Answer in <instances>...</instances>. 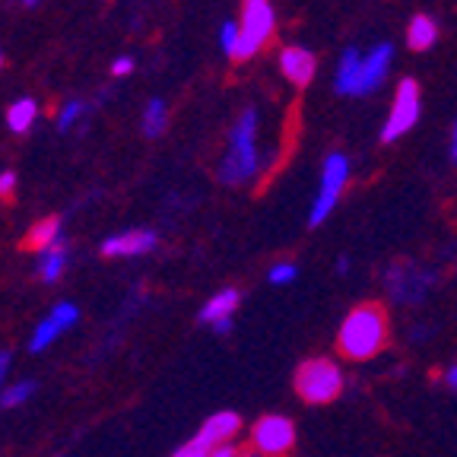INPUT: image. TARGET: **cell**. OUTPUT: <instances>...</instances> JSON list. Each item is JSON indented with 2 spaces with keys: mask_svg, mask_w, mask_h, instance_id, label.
<instances>
[{
  "mask_svg": "<svg viewBox=\"0 0 457 457\" xmlns=\"http://www.w3.org/2000/svg\"><path fill=\"white\" fill-rule=\"evenodd\" d=\"M387 314L375 302L356 305L346 318H343L340 330H337V350L353 362H369L387 346Z\"/></svg>",
  "mask_w": 457,
  "mask_h": 457,
  "instance_id": "cell-1",
  "label": "cell"
},
{
  "mask_svg": "<svg viewBox=\"0 0 457 457\" xmlns=\"http://www.w3.org/2000/svg\"><path fill=\"white\" fill-rule=\"evenodd\" d=\"M261 171V150H257V112L245 108L238 121L228 130V150L220 162V181L228 187L251 185Z\"/></svg>",
  "mask_w": 457,
  "mask_h": 457,
  "instance_id": "cell-2",
  "label": "cell"
},
{
  "mask_svg": "<svg viewBox=\"0 0 457 457\" xmlns=\"http://www.w3.org/2000/svg\"><path fill=\"white\" fill-rule=\"evenodd\" d=\"M295 394H299L305 403L312 407H324V403H334L337 397L343 394L346 387V375L343 369L328 356H314L305 359V362L295 369Z\"/></svg>",
  "mask_w": 457,
  "mask_h": 457,
  "instance_id": "cell-3",
  "label": "cell"
},
{
  "mask_svg": "<svg viewBox=\"0 0 457 457\" xmlns=\"http://www.w3.org/2000/svg\"><path fill=\"white\" fill-rule=\"evenodd\" d=\"M277 13L270 0H242V20H238V48L232 61H248L273 38Z\"/></svg>",
  "mask_w": 457,
  "mask_h": 457,
  "instance_id": "cell-4",
  "label": "cell"
},
{
  "mask_svg": "<svg viewBox=\"0 0 457 457\" xmlns=\"http://www.w3.org/2000/svg\"><path fill=\"white\" fill-rule=\"evenodd\" d=\"M238 432H242V416L232 413V410H220L210 420H204V426L187 442H181L179 448L171 451V457H207L220 445L236 442Z\"/></svg>",
  "mask_w": 457,
  "mask_h": 457,
  "instance_id": "cell-5",
  "label": "cell"
},
{
  "mask_svg": "<svg viewBox=\"0 0 457 457\" xmlns=\"http://www.w3.org/2000/svg\"><path fill=\"white\" fill-rule=\"evenodd\" d=\"M346 181H350V159L343 153H330L324 159L321 169V185H318V194L312 200V210H308V226H324L330 213L340 204L343 191H346Z\"/></svg>",
  "mask_w": 457,
  "mask_h": 457,
  "instance_id": "cell-6",
  "label": "cell"
},
{
  "mask_svg": "<svg viewBox=\"0 0 457 457\" xmlns=\"http://www.w3.org/2000/svg\"><path fill=\"white\" fill-rule=\"evenodd\" d=\"M251 451L261 457H286L295 448V422L283 413L257 416L248 428Z\"/></svg>",
  "mask_w": 457,
  "mask_h": 457,
  "instance_id": "cell-7",
  "label": "cell"
},
{
  "mask_svg": "<svg viewBox=\"0 0 457 457\" xmlns=\"http://www.w3.org/2000/svg\"><path fill=\"white\" fill-rule=\"evenodd\" d=\"M79 324V308L73 302H54V308H48L42 321L32 328L29 334V353H45L51 350L57 340H64L73 328Z\"/></svg>",
  "mask_w": 457,
  "mask_h": 457,
  "instance_id": "cell-8",
  "label": "cell"
},
{
  "mask_svg": "<svg viewBox=\"0 0 457 457\" xmlns=\"http://www.w3.org/2000/svg\"><path fill=\"white\" fill-rule=\"evenodd\" d=\"M420 121V86L413 79H403L397 86V96H394L391 114H387V124L381 128V143H394L403 134L413 130V124Z\"/></svg>",
  "mask_w": 457,
  "mask_h": 457,
  "instance_id": "cell-9",
  "label": "cell"
},
{
  "mask_svg": "<svg viewBox=\"0 0 457 457\" xmlns=\"http://www.w3.org/2000/svg\"><path fill=\"white\" fill-rule=\"evenodd\" d=\"M238 305H242V293H238L236 286H226L220 293L210 295L197 312V321L204 328L216 330V334H228L232 330V321H236Z\"/></svg>",
  "mask_w": 457,
  "mask_h": 457,
  "instance_id": "cell-10",
  "label": "cell"
},
{
  "mask_svg": "<svg viewBox=\"0 0 457 457\" xmlns=\"http://www.w3.org/2000/svg\"><path fill=\"white\" fill-rule=\"evenodd\" d=\"M159 245V236L153 228H124V232H114L102 242V254L105 257H143L150 254Z\"/></svg>",
  "mask_w": 457,
  "mask_h": 457,
  "instance_id": "cell-11",
  "label": "cell"
},
{
  "mask_svg": "<svg viewBox=\"0 0 457 457\" xmlns=\"http://www.w3.org/2000/svg\"><path fill=\"white\" fill-rule=\"evenodd\" d=\"M394 61V48L387 42L375 45L369 54H362V67H359V96L375 93L381 83L387 79V71H391Z\"/></svg>",
  "mask_w": 457,
  "mask_h": 457,
  "instance_id": "cell-12",
  "label": "cell"
},
{
  "mask_svg": "<svg viewBox=\"0 0 457 457\" xmlns=\"http://www.w3.org/2000/svg\"><path fill=\"white\" fill-rule=\"evenodd\" d=\"M403 277L397 270H391L387 277V289H391V299H397L400 305H413L420 302L422 295L428 293V286H432V273L426 270H416V267H400Z\"/></svg>",
  "mask_w": 457,
  "mask_h": 457,
  "instance_id": "cell-13",
  "label": "cell"
},
{
  "mask_svg": "<svg viewBox=\"0 0 457 457\" xmlns=\"http://www.w3.org/2000/svg\"><path fill=\"white\" fill-rule=\"evenodd\" d=\"M279 71L289 83L295 86H308L314 79V71H318V61L308 48L302 45H289V48L279 51Z\"/></svg>",
  "mask_w": 457,
  "mask_h": 457,
  "instance_id": "cell-14",
  "label": "cell"
},
{
  "mask_svg": "<svg viewBox=\"0 0 457 457\" xmlns=\"http://www.w3.org/2000/svg\"><path fill=\"white\" fill-rule=\"evenodd\" d=\"M67 267H71V248H67V242L54 245V248H48V251H38L36 270H38V277H42V283L54 286L57 279L67 273Z\"/></svg>",
  "mask_w": 457,
  "mask_h": 457,
  "instance_id": "cell-15",
  "label": "cell"
},
{
  "mask_svg": "<svg viewBox=\"0 0 457 457\" xmlns=\"http://www.w3.org/2000/svg\"><path fill=\"white\" fill-rule=\"evenodd\" d=\"M26 242H29V248H36V251H48V248H54V245H64V220H61V216H45V220H38L36 226L29 228Z\"/></svg>",
  "mask_w": 457,
  "mask_h": 457,
  "instance_id": "cell-16",
  "label": "cell"
},
{
  "mask_svg": "<svg viewBox=\"0 0 457 457\" xmlns=\"http://www.w3.org/2000/svg\"><path fill=\"white\" fill-rule=\"evenodd\" d=\"M359 67H362V54L359 48H346L340 57V64H337V79H334V89L340 96H359Z\"/></svg>",
  "mask_w": 457,
  "mask_h": 457,
  "instance_id": "cell-17",
  "label": "cell"
},
{
  "mask_svg": "<svg viewBox=\"0 0 457 457\" xmlns=\"http://www.w3.org/2000/svg\"><path fill=\"white\" fill-rule=\"evenodd\" d=\"M38 121V102L32 96H22V99L10 102L7 108V128L13 134H29Z\"/></svg>",
  "mask_w": 457,
  "mask_h": 457,
  "instance_id": "cell-18",
  "label": "cell"
},
{
  "mask_svg": "<svg viewBox=\"0 0 457 457\" xmlns=\"http://www.w3.org/2000/svg\"><path fill=\"white\" fill-rule=\"evenodd\" d=\"M32 397H36V381H29V378H13L0 387V407L4 410L22 407V403H29Z\"/></svg>",
  "mask_w": 457,
  "mask_h": 457,
  "instance_id": "cell-19",
  "label": "cell"
},
{
  "mask_svg": "<svg viewBox=\"0 0 457 457\" xmlns=\"http://www.w3.org/2000/svg\"><path fill=\"white\" fill-rule=\"evenodd\" d=\"M436 38H438L436 20H428V16H416V20L410 22V29H407V42H410V48H413V51L432 48V45H436Z\"/></svg>",
  "mask_w": 457,
  "mask_h": 457,
  "instance_id": "cell-20",
  "label": "cell"
},
{
  "mask_svg": "<svg viewBox=\"0 0 457 457\" xmlns=\"http://www.w3.org/2000/svg\"><path fill=\"white\" fill-rule=\"evenodd\" d=\"M143 134L146 137H159L165 130V124H169V105H165L162 99H150L146 105H143Z\"/></svg>",
  "mask_w": 457,
  "mask_h": 457,
  "instance_id": "cell-21",
  "label": "cell"
},
{
  "mask_svg": "<svg viewBox=\"0 0 457 457\" xmlns=\"http://www.w3.org/2000/svg\"><path fill=\"white\" fill-rule=\"evenodd\" d=\"M83 118H86V102L83 99H67L64 105L57 108V128L61 130L77 128Z\"/></svg>",
  "mask_w": 457,
  "mask_h": 457,
  "instance_id": "cell-22",
  "label": "cell"
},
{
  "mask_svg": "<svg viewBox=\"0 0 457 457\" xmlns=\"http://www.w3.org/2000/svg\"><path fill=\"white\" fill-rule=\"evenodd\" d=\"M295 277H299V267H295L293 261H279V264H273L270 273H267V279H270L273 286H289V283H295Z\"/></svg>",
  "mask_w": 457,
  "mask_h": 457,
  "instance_id": "cell-23",
  "label": "cell"
},
{
  "mask_svg": "<svg viewBox=\"0 0 457 457\" xmlns=\"http://www.w3.org/2000/svg\"><path fill=\"white\" fill-rule=\"evenodd\" d=\"M220 45H222V51H226L228 57H236V48H238V22H232V20L222 22V29H220Z\"/></svg>",
  "mask_w": 457,
  "mask_h": 457,
  "instance_id": "cell-24",
  "label": "cell"
},
{
  "mask_svg": "<svg viewBox=\"0 0 457 457\" xmlns=\"http://www.w3.org/2000/svg\"><path fill=\"white\" fill-rule=\"evenodd\" d=\"M16 194V171H0V200H10Z\"/></svg>",
  "mask_w": 457,
  "mask_h": 457,
  "instance_id": "cell-25",
  "label": "cell"
},
{
  "mask_svg": "<svg viewBox=\"0 0 457 457\" xmlns=\"http://www.w3.org/2000/svg\"><path fill=\"white\" fill-rule=\"evenodd\" d=\"M128 73H134V57L130 54H121L112 61V77H128Z\"/></svg>",
  "mask_w": 457,
  "mask_h": 457,
  "instance_id": "cell-26",
  "label": "cell"
},
{
  "mask_svg": "<svg viewBox=\"0 0 457 457\" xmlns=\"http://www.w3.org/2000/svg\"><path fill=\"white\" fill-rule=\"evenodd\" d=\"M442 381H445V387H448V391H454V394H457V362H451L448 369H445Z\"/></svg>",
  "mask_w": 457,
  "mask_h": 457,
  "instance_id": "cell-27",
  "label": "cell"
},
{
  "mask_svg": "<svg viewBox=\"0 0 457 457\" xmlns=\"http://www.w3.org/2000/svg\"><path fill=\"white\" fill-rule=\"evenodd\" d=\"M236 454H238L236 442H228V445H220V448H213L207 457H236Z\"/></svg>",
  "mask_w": 457,
  "mask_h": 457,
  "instance_id": "cell-28",
  "label": "cell"
},
{
  "mask_svg": "<svg viewBox=\"0 0 457 457\" xmlns=\"http://www.w3.org/2000/svg\"><path fill=\"white\" fill-rule=\"evenodd\" d=\"M10 378V353H0V387Z\"/></svg>",
  "mask_w": 457,
  "mask_h": 457,
  "instance_id": "cell-29",
  "label": "cell"
},
{
  "mask_svg": "<svg viewBox=\"0 0 457 457\" xmlns=\"http://www.w3.org/2000/svg\"><path fill=\"white\" fill-rule=\"evenodd\" d=\"M337 273H340V277L350 273V257H340V261H337Z\"/></svg>",
  "mask_w": 457,
  "mask_h": 457,
  "instance_id": "cell-30",
  "label": "cell"
},
{
  "mask_svg": "<svg viewBox=\"0 0 457 457\" xmlns=\"http://www.w3.org/2000/svg\"><path fill=\"white\" fill-rule=\"evenodd\" d=\"M451 156H454V162H457V124H454V137H451Z\"/></svg>",
  "mask_w": 457,
  "mask_h": 457,
  "instance_id": "cell-31",
  "label": "cell"
},
{
  "mask_svg": "<svg viewBox=\"0 0 457 457\" xmlns=\"http://www.w3.org/2000/svg\"><path fill=\"white\" fill-rule=\"evenodd\" d=\"M236 457H261V454H254V451H238Z\"/></svg>",
  "mask_w": 457,
  "mask_h": 457,
  "instance_id": "cell-32",
  "label": "cell"
},
{
  "mask_svg": "<svg viewBox=\"0 0 457 457\" xmlns=\"http://www.w3.org/2000/svg\"><path fill=\"white\" fill-rule=\"evenodd\" d=\"M22 4H26V7H36V4H42V0H22Z\"/></svg>",
  "mask_w": 457,
  "mask_h": 457,
  "instance_id": "cell-33",
  "label": "cell"
},
{
  "mask_svg": "<svg viewBox=\"0 0 457 457\" xmlns=\"http://www.w3.org/2000/svg\"><path fill=\"white\" fill-rule=\"evenodd\" d=\"M0 67H4V54H0Z\"/></svg>",
  "mask_w": 457,
  "mask_h": 457,
  "instance_id": "cell-34",
  "label": "cell"
}]
</instances>
